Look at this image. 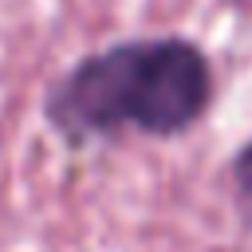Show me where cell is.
<instances>
[{
  "label": "cell",
  "instance_id": "6da1fadb",
  "mask_svg": "<svg viewBox=\"0 0 252 252\" xmlns=\"http://www.w3.org/2000/svg\"><path fill=\"white\" fill-rule=\"evenodd\" d=\"M213 94V63L193 39L146 35L79 59L51 91L47 118L67 142L177 138L209 114Z\"/></svg>",
  "mask_w": 252,
  "mask_h": 252
},
{
  "label": "cell",
  "instance_id": "7a4b0ae2",
  "mask_svg": "<svg viewBox=\"0 0 252 252\" xmlns=\"http://www.w3.org/2000/svg\"><path fill=\"white\" fill-rule=\"evenodd\" d=\"M232 197H236V209L244 217V228L252 232V138L232 158Z\"/></svg>",
  "mask_w": 252,
  "mask_h": 252
}]
</instances>
